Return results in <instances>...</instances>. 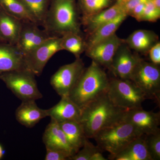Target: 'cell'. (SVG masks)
<instances>
[{
	"instance_id": "cell-1",
	"label": "cell",
	"mask_w": 160,
	"mask_h": 160,
	"mask_svg": "<svg viewBox=\"0 0 160 160\" xmlns=\"http://www.w3.org/2000/svg\"><path fill=\"white\" fill-rule=\"evenodd\" d=\"M81 26L77 0H50L42 26L51 36L82 33Z\"/></svg>"
},
{
	"instance_id": "cell-2",
	"label": "cell",
	"mask_w": 160,
	"mask_h": 160,
	"mask_svg": "<svg viewBox=\"0 0 160 160\" xmlns=\"http://www.w3.org/2000/svg\"><path fill=\"white\" fill-rule=\"evenodd\" d=\"M125 111L115 106L106 92L100 96L82 109L79 122L86 137L93 138L100 130L121 120Z\"/></svg>"
},
{
	"instance_id": "cell-3",
	"label": "cell",
	"mask_w": 160,
	"mask_h": 160,
	"mask_svg": "<svg viewBox=\"0 0 160 160\" xmlns=\"http://www.w3.org/2000/svg\"><path fill=\"white\" fill-rule=\"evenodd\" d=\"M109 79L106 72L92 61L85 68L68 96L81 109L107 92Z\"/></svg>"
},
{
	"instance_id": "cell-4",
	"label": "cell",
	"mask_w": 160,
	"mask_h": 160,
	"mask_svg": "<svg viewBox=\"0 0 160 160\" xmlns=\"http://www.w3.org/2000/svg\"><path fill=\"white\" fill-rule=\"evenodd\" d=\"M141 137L134 127L122 118L119 121L100 130L93 138L101 150L114 155L132 140Z\"/></svg>"
},
{
	"instance_id": "cell-5",
	"label": "cell",
	"mask_w": 160,
	"mask_h": 160,
	"mask_svg": "<svg viewBox=\"0 0 160 160\" xmlns=\"http://www.w3.org/2000/svg\"><path fill=\"white\" fill-rule=\"evenodd\" d=\"M106 93L115 106L124 111L142 107L147 99L142 90L131 80L115 77L109 79Z\"/></svg>"
},
{
	"instance_id": "cell-6",
	"label": "cell",
	"mask_w": 160,
	"mask_h": 160,
	"mask_svg": "<svg viewBox=\"0 0 160 160\" xmlns=\"http://www.w3.org/2000/svg\"><path fill=\"white\" fill-rule=\"evenodd\" d=\"M35 76L31 71L23 69L4 72L0 75V80L22 102L36 101L43 95L38 88Z\"/></svg>"
},
{
	"instance_id": "cell-7",
	"label": "cell",
	"mask_w": 160,
	"mask_h": 160,
	"mask_svg": "<svg viewBox=\"0 0 160 160\" xmlns=\"http://www.w3.org/2000/svg\"><path fill=\"white\" fill-rule=\"evenodd\" d=\"M130 80L138 87L146 99L160 104L159 66L142 59L136 67Z\"/></svg>"
},
{
	"instance_id": "cell-8",
	"label": "cell",
	"mask_w": 160,
	"mask_h": 160,
	"mask_svg": "<svg viewBox=\"0 0 160 160\" xmlns=\"http://www.w3.org/2000/svg\"><path fill=\"white\" fill-rule=\"evenodd\" d=\"M61 41V37H52L24 55L25 68L36 76H39L49 59L57 52L63 50Z\"/></svg>"
},
{
	"instance_id": "cell-9",
	"label": "cell",
	"mask_w": 160,
	"mask_h": 160,
	"mask_svg": "<svg viewBox=\"0 0 160 160\" xmlns=\"http://www.w3.org/2000/svg\"><path fill=\"white\" fill-rule=\"evenodd\" d=\"M85 68L82 60L76 58L72 62L61 66L52 76L50 85L61 97L68 96Z\"/></svg>"
},
{
	"instance_id": "cell-10",
	"label": "cell",
	"mask_w": 160,
	"mask_h": 160,
	"mask_svg": "<svg viewBox=\"0 0 160 160\" xmlns=\"http://www.w3.org/2000/svg\"><path fill=\"white\" fill-rule=\"evenodd\" d=\"M123 118L130 123L141 136L160 130V112L146 111L141 107L125 111Z\"/></svg>"
},
{
	"instance_id": "cell-11",
	"label": "cell",
	"mask_w": 160,
	"mask_h": 160,
	"mask_svg": "<svg viewBox=\"0 0 160 160\" xmlns=\"http://www.w3.org/2000/svg\"><path fill=\"white\" fill-rule=\"evenodd\" d=\"M142 59L138 53H133L124 42L116 52L109 70L115 78L130 80L136 67Z\"/></svg>"
},
{
	"instance_id": "cell-12",
	"label": "cell",
	"mask_w": 160,
	"mask_h": 160,
	"mask_svg": "<svg viewBox=\"0 0 160 160\" xmlns=\"http://www.w3.org/2000/svg\"><path fill=\"white\" fill-rule=\"evenodd\" d=\"M125 42L116 33L101 41L86 50V54L101 67L110 68L116 52L120 46Z\"/></svg>"
},
{
	"instance_id": "cell-13",
	"label": "cell",
	"mask_w": 160,
	"mask_h": 160,
	"mask_svg": "<svg viewBox=\"0 0 160 160\" xmlns=\"http://www.w3.org/2000/svg\"><path fill=\"white\" fill-rule=\"evenodd\" d=\"M51 37L45 29H40L36 23L22 22L16 46L24 55Z\"/></svg>"
},
{
	"instance_id": "cell-14",
	"label": "cell",
	"mask_w": 160,
	"mask_h": 160,
	"mask_svg": "<svg viewBox=\"0 0 160 160\" xmlns=\"http://www.w3.org/2000/svg\"><path fill=\"white\" fill-rule=\"evenodd\" d=\"M47 117L48 109L39 108L35 100L22 101L15 111V118L18 122L27 128L34 127Z\"/></svg>"
},
{
	"instance_id": "cell-15",
	"label": "cell",
	"mask_w": 160,
	"mask_h": 160,
	"mask_svg": "<svg viewBox=\"0 0 160 160\" xmlns=\"http://www.w3.org/2000/svg\"><path fill=\"white\" fill-rule=\"evenodd\" d=\"M82 109L69 98L61 97L59 102L48 109V117L58 123L69 121L79 122Z\"/></svg>"
},
{
	"instance_id": "cell-16",
	"label": "cell",
	"mask_w": 160,
	"mask_h": 160,
	"mask_svg": "<svg viewBox=\"0 0 160 160\" xmlns=\"http://www.w3.org/2000/svg\"><path fill=\"white\" fill-rule=\"evenodd\" d=\"M26 69L24 55L16 45L0 42V75L4 72Z\"/></svg>"
},
{
	"instance_id": "cell-17",
	"label": "cell",
	"mask_w": 160,
	"mask_h": 160,
	"mask_svg": "<svg viewBox=\"0 0 160 160\" xmlns=\"http://www.w3.org/2000/svg\"><path fill=\"white\" fill-rule=\"evenodd\" d=\"M43 142L46 148L61 149L68 152L71 156L76 153L69 142L59 124L51 119L43 133Z\"/></svg>"
},
{
	"instance_id": "cell-18",
	"label": "cell",
	"mask_w": 160,
	"mask_h": 160,
	"mask_svg": "<svg viewBox=\"0 0 160 160\" xmlns=\"http://www.w3.org/2000/svg\"><path fill=\"white\" fill-rule=\"evenodd\" d=\"M158 42V36L155 32L146 29L135 30L125 39V43L130 49L144 55L148 54L152 47Z\"/></svg>"
},
{
	"instance_id": "cell-19",
	"label": "cell",
	"mask_w": 160,
	"mask_h": 160,
	"mask_svg": "<svg viewBox=\"0 0 160 160\" xmlns=\"http://www.w3.org/2000/svg\"><path fill=\"white\" fill-rule=\"evenodd\" d=\"M108 159L152 160L146 146L145 136L136 138L119 152L109 156Z\"/></svg>"
},
{
	"instance_id": "cell-20",
	"label": "cell",
	"mask_w": 160,
	"mask_h": 160,
	"mask_svg": "<svg viewBox=\"0 0 160 160\" xmlns=\"http://www.w3.org/2000/svg\"><path fill=\"white\" fill-rule=\"evenodd\" d=\"M22 22L7 13L0 6V37L6 42L16 45Z\"/></svg>"
},
{
	"instance_id": "cell-21",
	"label": "cell",
	"mask_w": 160,
	"mask_h": 160,
	"mask_svg": "<svg viewBox=\"0 0 160 160\" xmlns=\"http://www.w3.org/2000/svg\"><path fill=\"white\" fill-rule=\"evenodd\" d=\"M128 16L126 13H121L108 22L100 26L91 34L87 35L85 38L86 50L116 33V31Z\"/></svg>"
},
{
	"instance_id": "cell-22",
	"label": "cell",
	"mask_w": 160,
	"mask_h": 160,
	"mask_svg": "<svg viewBox=\"0 0 160 160\" xmlns=\"http://www.w3.org/2000/svg\"><path fill=\"white\" fill-rule=\"evenodd\" d=\"M125 13L122 5L116 2L109 8L100 12L87 20L82 25L87 35L91 34L100 26L108 22L121 13Z\"/></svg>"
},
{
	"instance_id": "cell-23",
	"label": "cell",
	"mask_w": 160,
	"mask_h": 160,
	"mask_svg": "<svg viewBox=\"0 0 160 160\" xmlns=\"http://www.w3.org/2000/svg\"><path fill=\"white\" fill-rule=\"evenodd\" d=\"M59 124L69 145L76 153L87 139L82 124L76 121H66Z\"/></svg>"
},
{
	"instance_id": "cell-24",
	"label": "cell",
	"mask_w": 160,
	"mask_h": 160,
	"mask_svg": "<svg viewBox=\"0 0 160 160\" xmlns=\"http://www.w3.org/2000/svg\"><path fill=\"white\" fill-rule=\"evenodd\" d=\"M115 0H77L82 25L87 20L114 4Z\"/></svg>"
},
{
	"instance_id": "cell-25",
	"label": "cell",
	"mask_w": 160,
	"mask_h": 160,
	"mask_svg": "<svg viewBox=\"0 0 160 160\" xmlns=\"http://www.w3.org/2000/svg\"><path fill=\"white\" fill-rule=\"evenodd\" d=\"M0 6L7 13L21 20L23 22L37 24L34 18L20 0H0Z\"/></svg>"
},
{
	"instance_id": "cell-26",
	"label": "cell",
	"mask_w": 160,
	"mask_h": 160,
	"mask_svg": "<svg viewBox=\"0 0 160 160\" xmlns=\"http://www.w3.org/2000/svg\"><path fill=\"white\" fill-rule=\"evenodd\" d=\"M61 44L63 50L73 54L76 58L85 52L86 49V40L82 33H69L61 37Z\"/></svg>"
},
{
	"instance_id": "cell-27",
	"label": "cell",
	"mask_w": 160,
	"mask_h": 160,
	"mask_svg": "<svg viewBox=\"0 0 160 160\" xmlns=\"http://www.w3.org/2000/svg\"><path fill=\"white\" fill-rule=\"evenodd\" d=\"M25 5L37 23L42 26L50 0H20Z\"/></svg>"
},
{
	"instance_id": "cell-28",
	"label": "cell",
	"mask_w": 160,
	"mask_h": 160,
	"mask_svg": "<svg viewBox=\"0 0 160 160\" xmlns=\"http://www.w3.org/2000/svg\"><path fill=\"white\" fill-rule=\"evenodd\" d=\"M147 149L152 160H160V130L145 136Z\"/></svg>"
},
{
	"instance_id": "cell-29",
	"label": "cell",
	"mask_w": 160,
	"mask_h": 160,
	"mask_svg": "<svg viewBox=\"0 0 160 160\" xmlns=\"http://www.w3.org/2000/svg\"><path fill=\"white\" fill-rule=\"evenodd\" d=\"M101 150L98 146L90 142L87 138L84 145L69 160H91L96 152Z\"/></svg>"
},
{
	"instance_id": "cell-30",
	"label": "cell",
	"mask_w": 160,
	"mask_h": 160,
	"mask_svg": "<svg viewBox=\"0 0 160 160\" xmlns=\"http://www.w3.org/2000/svg\"><path fill=\"white\" fill-rule=\"evenodd\" d=\"M160 18V10H158L152 2L151 0H149L146 3L142 16V22H156Z\"/></svg>"
},
{
	"instance_id": "cell-31",
	"label": "cell",
	"mask_w": 160,
	"mask_h": 160,
	"mask_svg": "<svg viewBox=\"0 0 160 160\" xmlns=\"http://www.w3.org/2000/svg\"><path fill=\"white\" fill-rule=\"evenodd\" d=\"M45 160H69L71 155L68 152L57 149L46 148Z\"/></svg>"
},
{
	"instance_id": "cell-32",
	"label": "cell",
	"mask_w": 160,
	"mask_h": 160,
	"mask_svg": "<svg viewBox=\"0 0 160 160\" xmlns=\"http://www.w3.org/2000/svg\"><path fill=\"white\" fill-rule=\"evenodd\" d=\"M149 55L150 62L154 65L160 66V42H158L154 46H152L149 50Z\"/></svg>"
},
{
	"instance_id": "cell-33",
	"label": "cell",
	"mask_w": 160,
	"mask_h": 160,
	"mask_svg": "<svg viewBox=\"0 0 160 160\" xmlns=\"http://www.w3.org/2000/svg\"><path fill=\"white\" fill-rule=\"evenodd\" d=\"M149 0H128L122 5L123 11L128 16L131 13L133 9L139 4L143 2H146Z\"/></svg>"
},
{
	"instance_id": "cell-34",
	"label": "cell",
	"mask_w": 160,
	"mask_h": 160,
	"mask_svg": "<svg viewBox=\"0 0 160 160\" xmlns=\"http://www.w3.org/2000/svg\"><path fill=\"white\" fill-rule=\"evenodd\" d=\"M146 2L141 3L136 6L129 16L134 18L138 22H142V18Z\"/></svg>"
},
{
	"instance_id": "cell-35",
	"label": "cell",
	"mask_w": 160,
	"mask_h": 160,
	"mask_svg": "<svg viewBox=\"0 0 160 160\" xmlns=\"http://www.w3.org/2000/svg\"><path fill=\"white\" fill-rule=\"evenodd\" d=\"M108 159L103 156L102 153V150H99L96 152L92 157L91 160H107Z\"/></svg>"
},
{
	"instance_id": "cell-36",
	"label": "cell",
	"mask_w": 160,
	"mask_h": 160,
	"mask_svg": "<svg viewBox=\"0 0 160 160\" xmlns=\"http://www.w3.org/2000/svg\"><path fill=\"white\" fill-rule=\"evenodd\" d=\"M151 1L154 6L160 10V0H151Z\"/></svg>"
},
{
	"instance_id": "cell-37",
	"label": "cell",
	"mask_w": 160,
	"mask_h": 160,
	"mask_svg": "<svg viewBox=\"0 0 160 160\" xmlns=\"http://www.w3.org/2000/svg\"><path fill=\"white\" fill-rule=\"evenodd\" d=\"M4 155V150L2 146L0 144V160L2 158Z\"/></svg>"
},
{
	"instance_id": "cell-38",
	"label": "cell",
	"mask_w": 160,
	"mask_h": 160,
	"mask_svg": "<svg viewBox=\"0 0 160 160\" xmlns=\"http://www.w3.org/2000/svg\"><path fill=\"white\" fill-rule=\"evenodd\" d=\"M128 0H116V2L119 4H122Z\"/></svg>"
},
{
	"instance_id": "cell-39",
	"label": "cell",
	"mask_w": 160,
	"mask_h": 160,
	"mask_svg": "<svg viewBox=\"0 0 160 160\" xmlns=\"http://www.w3.org/2000/svg\"><path fill=\"white\" fill-rule=\"evenodd\" d=\"M0 42H6L2 39V38L0 37Z\"/></svg>"
}]
</instances>
